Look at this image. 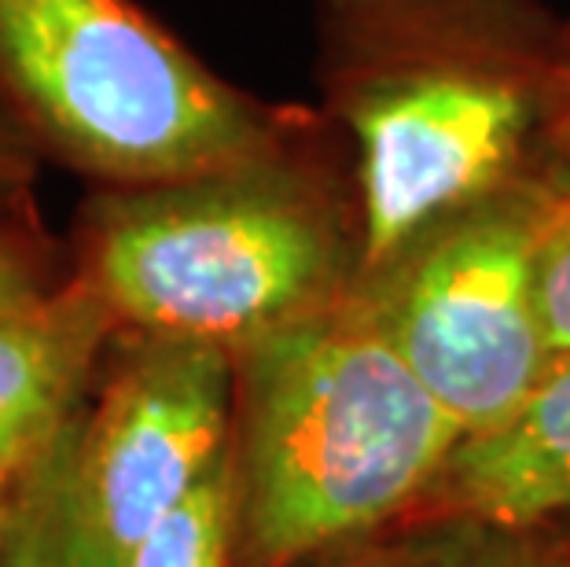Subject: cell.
Masks as SVG:
<instances>
[{
	"instance_id": "obj_1",
	"label": "cell",
	"mask_w": 570,
	"mask_h": 567,
	"mask_svg": "<svg viewBox=\"0 0 570 567\" xmlns=\"http://www.w3.org/2000/svg\"><path fill=\"white\" fill-rule=\"evenodd\" d=\"M563 19L544 0H317L321 111L354 155L365 262L560 170Z\"/></svg>"
},
{
	"instance_id": "obj_2",
	"label": "cell",
	"mask_w": 570,
	"mask_h": 567,
	"mask_svg": "<svg viewBox=\"0 0 570 567\" xmlns=\"http://www.w3.org/2000/svg\"><path fill=\"white\" fill-rule=\"evenodd\" d=\"M75 258L118 329L236 354L357 287L365 214L354 155L324 111H302L254 159L148 188H96Z\"/></svg>"
},
{
	"instance_id": "obj_3",
	"label": "cell",
	"mask_w": 570,
	"mask_h": 567,
	"mask_svg": "<svg viewBox=\"0 0 570 567\" xmlns=\"http://www.w3.org/2000/svg\"><path fill=\"white\" fill-rule=\"evenodd\" d=\"M239 553L291 567L386 524L442 479L460 428L357 287L236 350Z\"/></svg>"
},
{
	"instance_id": "obj_4",
	"label": "cell",
	"mask_w": 570,
	"mask_h": 567,
	"mask_svg": "<svg viewBox=\"0 0 570 567\" xmlns=\"http://www.w3.org/2000/svg\"><path fill=\"white\" fill-rule=\"evenodd\" d=\"M0 104L41 159L96 188L254 159L302 115L214 75L132 0H0Z\"/></svg>"
},
{
	"instance_id": "obj_5",
	"label": "cell",
	"mask_w": 570,
	"mask_h": 567,
	"mask_svg": "<svg viewBox=\"0 0 570 567\" xmlns=\"http://www.w3.org/2000/svg\"><path fill=\"white\" fill-rule=\"evenodd\" d=\"M563 170L442 214L357 276L361 303L464 439L512 417L556 361L541 251Z\"/></svg>"
},
{
	"instance_id": "obj_6",
	"label": "cell",
	"mask_w": 570,
	"mask_h": 567,
	"mask_svg": "<svg viewBox=\"0 0 570 567\" xmlns=\"http://www.w3.org/2000/svg\"><path fill=\"white\" fill-rule=\"evenodd\" d=\"M233 428V350L118 329L78 420V479L118 560L214 476Z\"/></svg>"
},
{
	"instance_id": "obj_7",
	"label": "cell",
	"mask_w": 570,
	"mask_h": 567,
	"mask_svg": "<svg viewBox=\"0 0 570 567\" xmlns=\"http://www.w3.org/2000/svg\"><path fill=\"white\" fill-rule=\"evenodd\" d=\"M115 335V313L75 270L38 303L0 313V476L19 482L63 439Z\"/></svg>"
},
{
	"instance_id": "obj_8",
	"label": "cell",
	"mask_w": 570,
	"mask_h": 567,
	"mask_svg": "<svg viewBox=\"0 0 570 567\" xmlns=\"http://www.w3.org/2000/svg\"><path fill=\"white\" fill-rule=\"evenodd\" d=\"M431 493L497 530L570 512V350L556 354L512 417L460 439Z\"/></svg>"
},
{
	"instance_id": "obj_9",
	"label": "cell",
	"mask_w": 570,
	"mask_h": 567,
	"mask_svg": "<svg viewBox=\"0 0 570 567\" xmlns=\"http://www.w3.org/2000/svg\"><path fill=\"white\" fill-rule=\"evenodd\" d=\"M78 420L19 479L0 567H122L85 501L78 479Z\"/></svg>"
},
{
	"instance_id": "obj_10",
	"label": "cell",
	"mask_w": 570,
	"mask_h": 567,
	"mask_svg": "<svg viewBox=\"0 0 570 567\" xmlns=\"http://www.w3.org/2000/svg\"><path fill=\"white\" fill-rule=\"evenodd\" d=\"M239 553V490L233 453L144 535L122 567H233Z\"/></svg>"
},
{
	"instance_id": "obj_11",
	"label": "cell",
	"mask_w": 570,
	"mask_h": 567,
	"mask_svg": "<svg viewBox=\"0 0 570 567\" xmlns=\"http://www.w3.org/2000/svg\"><path fill=\"white\" fill-rule=\"evenodd\" d=\"M63 281L38 222L0 218V313L38 303Z\"/></svg>"
},
{
	"instance_id": "obj_12",
	"label": "cell",
	"mask_w": 570,
	"mask_h": 567,
	"mask_svg": "<svg viewBox=\"0 0 570 567\" xmlns=\"http://www.w3.org/2000/svg\"><path fill=\"white\" fill-rule=\"evenodd\" d=\"M541 306L556 354L570 350V166L563 170L541 251Z\"/></svg>"
},
{
	"instance_id": "obj_13",
	"label": "cell",
	"mask_w": 570,
	"mask_h": 567,
	"mask_svg": "<svg viewBox=\"0 0 570 567\" xmlns=\"http://www.w3.org/2000/svg\"><path fill=\"white\" fill-rule=\"evenodd\" d=\"M38 163L41 151L33 148V140L16 123V115L0 104V218L38 222V207H33Z\"/></svg>"
},
{
	"instance_id": "obj_14",
	"label": "cell",
	"mask_w": 570,
	"mask_h": 567,
	"mask_svg": "<svg viewBox=\"0 0 570 567\" xmlns=\"http://www.w3.org/2000/svg\"><path fill=\"white\" fill-rule=\"evenodd\" d=\"M552 144H556V159L570 166V19H563V41H560V81H556Z\"/></svg>"
},
{
	"instance_id": "obj_15",
	"label": "cell",
	"mask_w": 570,
	"mask_h": 567,
	"mask_svg": "<svg viewBox=\"0 0 570 567\" xmlns=\"http://www.w3.org/2000/svg\"><path fill=\"white\" fill-rule=\"evenodd\" d=\"M16 487H19V482H11V479L0 476V549H4L8 524H11V509H16Z\"/></svg>"
},
{
	"instance_id": "obj_16",
	"label": "cell",
	"mask_w": 570,
	"mask_h": 567,
	"mask_svg": "<svg viewBox=\"0 0 570 567\" xmlns=\"http://www.w3.org/2000/svg\"><path fill=\"white\" fill-rule=\"evenodd\" d=\"M471 567H544L541 560H527V557H515V553H501V557H482Z\"/></svg>"
},
{
	"instance_id": "obj_17",
	"label": "cell",
	"mask_w": 570,
	"mask_h": 567,
	"mask_svg": "<svg viewBox=\"0 0 570 567\" xmlns=\"http://www.w3.org/2000/svg\"><path fill=\"white\" fill-rule=\"evenodd\" d=\"M560 567H570V560H567V564H560Z\"/></svg>"
}]
</instances>
